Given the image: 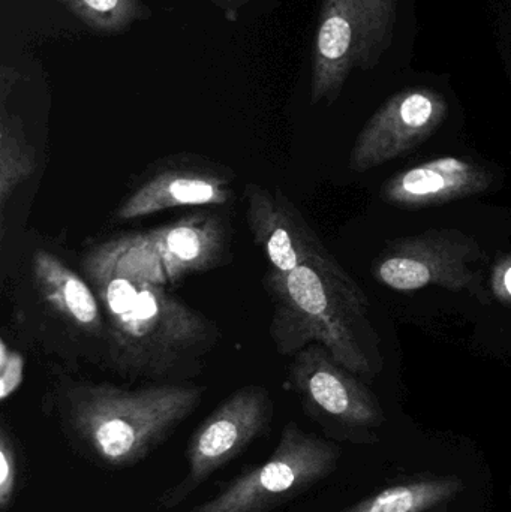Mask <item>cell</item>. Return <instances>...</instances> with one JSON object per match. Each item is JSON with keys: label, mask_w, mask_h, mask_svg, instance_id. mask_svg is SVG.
I'll list each match as a JSON object with an SVG mask.
<instances>
[{"label": "cell", "mask_w": 511, "mask_h": 512, "mask_svg": "<svg viewBox=\"0 0 511 512\" xmlns=\"http://www.w3.org/2000/svg\"><path fill=\"white\" fill-rule=\"evenodd\" d=\"M264 286L272 298L270 337L279 354L294 357L317 343L354 375L372 379L381 372L368 297L336 258L288 273L269 268Z\"/></svg>", "instance_id": "6da1fadb"}, {"label": "cell", "mask_w": 511, "mask_h": 512, "mask_svg": "<svg viewBox=\"0 0 511 512\" xmlns=\"http://www.w3.org/2000/svg\"><path fill=\"white\" fill-rule=\"evenodd\" d=\"M206 388L183 382L117 387L75 382L59 403L63 432L92 462L110 469L137 465L203 402Z\"/></svg>", "instance_id": "7a4b0ae2"}, {"label": "cell", "mask_w": 511, "mask_h": 512, "mask_svg": "<svg viewBox=\"0 0 511 512\" xmlns=\"http://www.w3.org/2000/svg\"><path fill=\"white\" fill-rule=\"evenodd\" d=\"M90 283L104 312L111 367L128 378H177L218 339L203 313L164 286L125 277Z\"/></svg>", "instance_id": "3957f363"}, {"label": "cell", "mask_w": 511, "mask_h": 512, "mask_svg": "<svg viewBox=\"0 0 511 512\" xmlns=\"http://www.w3.org/2000/svg\"><path fill=\"white\" fill-rule=\"evenodd\" d=\"M230 222L216 212H198L147 233L111 237L81 258L89 280L125 277L153 285H176L228 261Z\"/></svg>", "instance_id": "277c9868"}, {"label": "cell", "mask_w": 511, "mask_h": 512, "mask_svg": "<svg viewBox=\"0 0 511 512\" xmlns=\"http://www.w3.org/2000/svg\"><path fill=\"white\" fill-rule=\"evenodd\" d=\"M339 457L336 445L290 421L263 465L243 472L215 498L188 512L275 511L329 477Z\"/></svg>", "instance_id": "5b68a950"}, {"label": "cell", "mask_w": 511, "mask_h": 512, "mask_svg": "<svg viewBox=\"0 0 511 512\" xmlns=\"http://www.w3.org/2000/svg\"><path fill=\"white\" fill-rule=\"evenodd\" d=\"M398 0H323L312 102L336 101L354 69H372L390 47Z\"/></svg>", "instance_id": "8992f818"}, {"label": "cell", "mask_w": 511, "mask_h": 512, "mask_svg": "<svg viewBox=\"0 0 511 512\" xmlns=\"http://www.w3.org/2000/svg\"><path fill=\"white\" fill-rule=\"evenodd\" d=\"M482 248L476 239L458 230H434L389 243L374 264L377 282L395 291H419L443 286L467 291L488 304L479 264Z\"/></svg>", "instance_id": "52a82bcc"}, {"label": "cell", "mask_w": 511, "mask_h": 512, "mask_svg": "<svg viewBox=\"0 0 511 512\" xmlns=\"http://www.w3.org/2000/svg\"><path fill=\"white\" fill-rule=\"evenodd\" d=\"M273 414L272 396L263 385H246L230 394L189 439L188 472L158 499V507L173 510L215 472L242 456L269 429Z\"/></svg>", "instance_id": "ba28073f"}, {"label": "cell", "mask_w": 511, "mask_h": 512, "mask_svg": "<svg viewBox=\"0 0 511 512\" xmlns=\"http://www.w3.org/2000/svg\"><path fill=\"white\" fill-rule=\"evenodd\" d=\"M234 174L197 155L155 162L135 182L114 212V222L138 221L165 210L221 207L234 200Z\"/></svg>", "instance_id": "9c48e42d"}, {"label": "cell", "mask_w": 511, "mask_h": 512, "mask_svg": "<svg viewBox=\"0 0 511 512\" xmlns=\"http://www.w3.org/2000/svg\"><path fill=\"white\" fill-rule=\"evenodd\" d=\"M449 104L432 89H408L390 98L357 137L351 170L366 173L425 143L446 120Z\"/></svg>", "instance_id": "30bf717a"}, {"label": "cell", "mask_w": 511, "mask_h": 512, "mask_svg": "<svg viewBox=\"0 0 511 512\" xmlns=\"http://www.w3.org/2000/svg\"><path fill=\"white\" fill-rule=\"evenodd\" d=\"M291 358V385L314 414L357 429L384 423L377 397L324 346L314 343Z\"/></svg>", "instance_id": "8fae6325"}, {"label": "cell", "mask_w": 511, "mask_h": 512, "mask_svg": "<svg viewBox=\"0 0 511 512\" xmlns=\"http://www.w3.org/2000/svg\"><path fill=\"white\" fill-rule=\"evenodd\" d=\"M245 201L252 239L263 249L272 270L288 273L305 264H326L335 259L282 192L248 183Z\"/></svg>", "instance_id": "7c38bea8"}, {"label": "cell", "mask_w": 511, "mask_h": 512, "mask_svg": "<svg viewBox=\"0 0 511 512\" xmlns=\"http://www.w3.org/2000/svg\"><path fill=\"white\" fill-rule=\"evenodd\" d=\"M494 182L495 174L488 168L444 156L396 174L384 183L381 198L399 209H428L483 194Z\"/></svg>", "instance_id": "4fadbf2b"}, {"label": "cell", "mask_w": 511, "mask_h": 512, "mask_svg": "<svg viewBox=\"0 0 511 512\" xmlns=\"http://www.w3.org/2000/svg\"><path fill=\"white\" fill-rule=\"evenodd\" d=\"M32 277L45 306L81 333L107 337L101 303L95 289L62 259L48 251H36Z\"/></svg>", "instance_id": "5bb4252c"}, {"label": "cell", "mask_w": 511, "mask_h": 512, "mask_svg": "<svg viewBox=\"0 0 511 512\" xmlns=\"http://www.w3.org/2000/svg\"><path fill=\"white\" fill-rule=\"evenodd\" d=\"M459 477H426L387 487L341 512H432L464 492Z\"/></svg>", "instance_id": "9a60e30c"}, {"label": "cell", "mask_w": 511, "mask_h": 512, "mask_svg": "<svg viewBox=\"0 0 511 512\" xmlns=\"http://www.w3.org/2000/svg\"><path fill=\"white\" fill-rule=\"evenodd\" d=\"M36 153L17 117L2 111L0 119V210L36 171Z\"/></svg>", "instance_id": "2e32d148"}, {"label": "cell", "mask_w": 511, "mask_h": 512, "mask_svg": "<svg viewBox=\"0 0 511 512\" xmlns=\"http://www.w3.org/2000/svg\"><path fill=\"white\" fill-rule=\"evenodd\" d=\"M72 14L99 33H120L146 15L141 0H60Z\"/></svg>", "instance_id": "e0dca14e"}, {"label": "cell", "mask_w": 511, "mask_h": 512, "mask_svg": "<svg viewBox=\"0 0 511 512\" xmlns=\"http://www.w3.org/2000/svg\"><path fill=\"white\" fill-rule=\"evenodd\" d=\"M17 444L6 424L0 429V511L6 512L17 492Z\"/></svg>", "instance_id": "ac0fdd59"}, {"label": "cell", "mask_w": 511, "mask_h": 512, "mask_svg": "<svg viewBox=\"0 0 511 512\" xmlns=\"http://www.w3.org/2000/svg\"><path fill=\"white\" fill-rule=\"evenodd\" d=\"M0 352V399L5 402L23 384L24 358L2 340Z\"/></svg>", "instance_id": "d6986e66"}, {"label": "cell", "mask_w": 511, "mask_h": 512, "mask_svg": "<svg viewBox=\"0 0 511 512\" xmlns=\"http://www.w3.org/2000/svg\"><path fill=\"white\" fill-rule=\"evenodd\" d=\"M492 288L501 300L511 301V256L501 259L494 268Z\"/></svg>", "instance_id": "ffe728a7"}, {"label": "cell", "mask_w": 511, "mask_h": 512, "mask_svg": "<svg viewBox=\"0 0 511 512\" xmlns=\"http://www.w3.org/2000/svg\"><path fill=\"white\" fill-rule=\"evenodd\" d=\"M216 2H219V3H236V2H240V0H216Z\"/></svg>", "instance_id": "44dd1931"}]
</instances>
